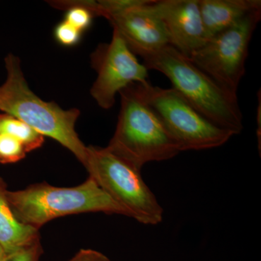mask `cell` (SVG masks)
<instances>
[{
	"mask_svg": "<svg viewBox=\"0 0 261 261\" xmlns=\"http://www.w3.org/2000/svg\"><path fill=\"white\" fill-rule=\"evenodd\" d=\"M7 76L0 86V111L27 123L43 137H49L74 154L82 165L87 147L75 132L80 110H64L55 102H46L29 88L18 57L5 58Z\"/></svg>",
	"mask_w": 261,
	"mask_h": 261,
	"instance_id": "cell-1",
	"label": "cell"
},
{
	"mask_svg": "<svg viewBox=\"0 0 261 261\" xmlns=\"http://www.w3.org/2000/svg\"><path fill=\"white\" fill-rule=\"evenodd\" d=\"M147 69L163 73L187 102L216 126L236 135L243 129L237 94L228 92L171 45L143 58Z\"/></svg>",
	"mask_w": 261,
	"mask_h": 261,
	"instance_id": "cell-2",
	"label": "cell"
},
{
	"mask_svg": "<svg viewBox=\"0 0 261 261\" xmlns=\"http://www.w3.org/2000/svg\"><path fill=\"white\" fill-rule=\"evenodd\" d=\"M7 197L17 219L39 230L49 221L69 215L104 213L130 218L129 212L90 177L72 187L34 184L23 190H8Z\"/></svg>",
	"mask_w": 261,
	"mask_h": 261,
	"instance_id": "cell-3",
	"label": "cell"
},
{
	"mask_svg": "<svg viewBox=\"0 0 261 261\" xmlns=\"http://www.w3.org/2000/svg\"><path fill=\"white\" fill-rule=\"evenodd\" d=\"M121 109L107 148L138 171L147 163L168 161L180 149L150 108L130 86L119 92Z\"/></svg>",
	"mask_w": 261,
	"mask_h": 261,
	"instance_id": "cell-4",
	"label": "cell"
},
{
	"mask_svg": "<svg viewBox=\"0 0 261 261\" xmlns=\"http://www.w3.org/2000/svg\"><path fill=\"white\" fill-rule=\"evenodd\" d=\"M130 86L159 118L180 152L219 147L234 136L208 121L173 88L154 87L149 82Z\"/></svg>",
	"mask_w": 261,
	"mask_h": 261,
	"instance_id": "cell-5",
	"label": "cell"
},
{
	"mask_svg": "<svg viewBox=\"0 0 261 261\" xmlns=\"http://www.w3.org/2000/svg\"><path fill=\"white\" fill-rule=\"evenodd\" d=\"M106 193L129 212L140 224L157 225L162 221L163 209L146 185L141 171L117 157L107 147H87L83 165Z\"/></svg>",
	"mask_w": 261,
	"mask_h": 261,
	"instance_id": "cell-6",
	"label": "cell"
},
{
	"mask_svg": "<svg viewBox=\"0 0 261 261\" xmlns=\"http://www.w3.org/2000/svg\"><path fill=\"white\" fill-rule=\"evenodd\" d=\"M260 18L261 9L247 15L208 39L192 54L190 61L223 88L237 94L245 74L249 44Z\"/></svg>",
	"mask_w": 261,
	"mask_h": 261,
	"instance_id": "cell-7",
	"label": "cell"
},
{
	"mask_svg": "<svg viewBox=\"0 0 261 261\" xmlns=\"http://www.w3.org/2000/svg\"><path fill=\"white\" fill-rule=\"evenodd\" d=\"M91 63L97 74L91 95L102 109L112 108L116 94L130 84L148 82V69L114 29L111 42L99 44L92 53Z\"/></svg>",
	"mask_w": 261,
	"mask_h": 261,
	"instance_id": "cell-8",
	"label": "cell"
},
{
	"mask_svg": "<svg viewBox=\"0 0 261 261\" xmlns=\"http://www.w3.org/2000/svg\"><path fill=\"white\" fill-rule=\"evenodd\" d=\"M154 3V0H142L107 18L130 50L142 58L169 45L167 32Z\"/></svg>",
	"mask_w": 261,
	"mask_h": 261,
	"instance_id": "cell-9",
	"label": "cell"
},
{
	"mask_svg": "<svg viewBox=\"0 0 261 261\" xmlns=\"http://www.w3.org/2000/svg\"><path fill=\"white\" fill-rule=\"evenodd\" d=\"M154 5L164 24L169 45L190 59L207 41L199 0H154Z\"/></svg>",
	"mask_w": 261,
	"mask_h": 261,
	"instance_id": "cell-10",
	"label": "cell"
},
{
	"mask_svg": "<svg viewBox=\"0 0 261 261\" xmlns=\"http://www.w3.org/2000/svg\"><path fill=\"white\" fill-rule=\"evenodd\" d=\"M207 40L261 9L260 0H199Z\"/></svg>",
	"mask_w": 261,
	"mask_h": 261,
	"instance_id": "cell-11",
	"label": "cell"
},
{
	"mask_svg": "<svg viewBox=\"0 0 261 261\" xmlns=\"http://www.w3.org/2000/svg\"><path fill=\"white\" fill-rule=\"evenodd\" d=\"M8 190L0 177V245L7 254L40 240L39 229L23 224L15 216L7 197Z\"/></svg>",
	"mask_w": 261,
	"mask_h": 261,
	"instance_id": "cell-12",
	"label": "cell"
},
{
	"mask_svg": "<svg viewBox=\"0 0 261 261\" xmlns=\"http://www.w3.org/2000/svg\"><path fill=\"white\" fill-rule=\"evenodd\" d=\"M0 134L11 136L20 141L27 152L39 149L44 142V137L32 127L6 113H0Z\"/></svg>",
	"mask_w": 261,
	"mask_h": 261,
	"instance_id": "cell-13",
	"label": "cell"
},
{
	"mask_svg": "<svg viewBox=\"0 0 261 261\" xmlns=\"http://www.w3.org/2000/svg\"><path fill=\"white\" fill-rule=\"evenodd\" d=\"M27 152L20 141L5 134H0V163H15L25 159Z\"/></svg>",
	"mask_w": 261,
	"mask_h": 261,
	"instance_id": "cell-14",
	"label": "cell"
},
{
	"mask_svg": "<svg viewBox=\"0 0 261 261\" xmlns=\"http://www.w3.org/2000/svg\"><path fill=\"white\" fill-rule=\"evenodd\" d=\"M82 34L83 33L65 20L60 22L54 29V37L57 42L67 47H73L78 44L82 39Z\"/></svg>",
	"mask_w": 261,
	"mask_h": 261,
	"instance_id": "cell-15",
	"label": "cell"
},
{
	"mask_svg": "<svg viewBox=\"0 0 261 261\" xmlns=\"http://www.w3.org/2000/svg\"><path fill=\"white\" fill-rule=\"evenodd\" d=\"M43 254L40 240L16 251L7 254L4 261H39Z\"/></svg>",
	"mask_w": 261,
	"mask_h": 261,
	"instance_id": "cell-16",
	"label": "cell"
},
{
	"mask_svg": "<svg viewBox=\"0 0 261 261\" xmlns=\"http://www.w3.org/2000/svg\"><path fill=\"white\" fill-rule=\"evenodd\" d=\"M68 261H111L106 255L91 249H82Z\"/></svg>",
	"mask_w": 261,
	"mask_h": 261,
	"instance_id": "cell-17",
	"label": "cell"
},
{
	"mask_svg": "<svg viewBox=\"0 0 261 261\" xmlns=\"http://www.w3.org/2000/svg\"><path fill=\"white\" fill-rule=\"evenodd\" d=\"M261 101H260V93L259 92V106L257 107V137H259V143L260 144V130H261V123H260V113H261Z\"/></svg>",
	"mask_w": 261,
	"mask_h": 261,
	"instance_id": "cell-18",
	"label": "cell"
},
{
	"mask_svg": "<svg viewBox=\"0 0 261 261\" xmlns=\"http://www.w3.org/2000/svg\"><path fill=\"white\" fill-rule=\"evenodd\" d=\"M7 256L6 252L3 248V246L0 245V261H4L5 257Z\"/></svg>",
	"mask_w": 261,
	"mask_h": 261,
	"instance_id": "cell-19",
	"label": "cell"
}]
</instances>
